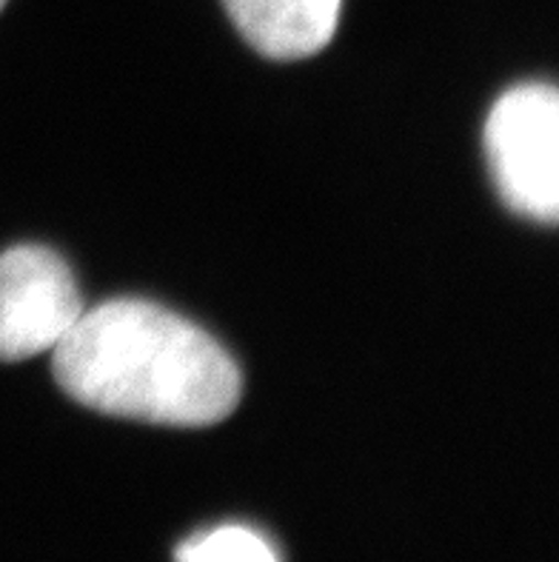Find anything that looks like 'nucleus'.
I'll return each instance as SVG.
<instances>
[{
    "label": "nucleus",
    "instance_id": "4",
    "mask_svg": "<svg viewBox=\"0 0 559 562\" xmlns=\"http://www.w3.org/2000/svg\"><path fill=\"white\" fill-rule=\"evenodd\" d=\"M237 32L262 57L303 60L337 32L343 0H223Z\"/></svg>",
    "mask_w": 559,
    "mask_h": 562
},
{
    "label": "nucleus",
    "instance_id": "6",
    "mask_svg": "<svg viewBox=\"0 0 559 562\" xmlns=\"http://www.w3.org/2000/svg\"><path fill=\"white\" fill-rule=\"evenodd\" d=\"M3 3H7V0H0V9H3Z\"/></svg>",
    "mask_w": 559,
    "mask_h": 562
},
{
    "label": "nucleus",
    "instance_id": "2",
    "mask_svg": "<svg viewBox=\"0 0 559 562\" xmlns=\"http://www.w3.org/2000/svg\"><path fill=\"white\" fill-rule=\"evenodd\" d=\"M491 175L511 212L554 223L559 214V94L548 83L514 86L485 123Z\"/></svg>",
    "mask_w": 559,
    "mask_h": 562
},
{
    "label": "nucleus",
    "instance_id": "5",
    "mask_svg": "<svg viewBox=\"0 0 559 562\" xmlns=\"http://www.w3.org/2000/svg\"><path fill=\"white\" fill-rule=\"evenodd\" d=\"M180 562H277L275 549L257 531L243 526L214 528L180 546Z\"/></svg>",
    "mask_w": 559,
    "mask_h": 562
},
{
    "label": "nucleus",
    "instance_id": "1",
    "mask_svg": "<svg viewBox=\"0 0 559 562\" xmlns=\"http://www.w3.org/2000/svg\"><path fill=\"white\" fill-rule=\"evenodd\" d=\"M52 351L55 380L71 400L123 420L200 428L241 403V369L223 346L146 300L83 312Z\"/></svg>",
    "mask_w": 559,
    "mask_h": 562
},
{
    "label": "nucleus",
    "instance_id": "3",
    "mask_svg": "<svg viewBox=\"0 0 559 562\" xmlns=\"http://www.w3.org/2000/svg\"><path fill=\"white\" fill-rule=\"evenodd\" d=\"M83 314L64 257L43 246L0 255V360H26L55 349Z\"/></svg>",
    "mask_w": 559,
    "mask_h": 562
}]
</instances>
